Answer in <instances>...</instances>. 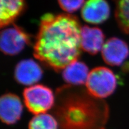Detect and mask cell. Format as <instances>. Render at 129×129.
<instances>
[{
  "instance_id": "8fae6325",
  "label": "cell",
  "mask_w": 129,
  "mask_h": 129,
  "mask_svg": "<svg viewBox=\"0 0 129 129\" xmlns=\"http://www.w3.org/2000/svg\"><path fill=\"white\" fill-rule=\"evenodd\" d=\"M89 72L86 64L76 60L68 64L63 70L62 77L68 84L77 86L86 83Z\"/></svg>"
},
{
  "instance_id": "6da1fadb",
  "label": "cell",
  "mask_w": 129,
  "mask_h": 129,
  "mask_svg": "<svg viewBox=\"0 0 129 129\" xmlns=\"http://www.w3.org/2000/svg\"><path fill=\"white\" fill-rule=\"evenodd\" d=\"M81 29L78 20L72 14H44L40 20L34 56L54 71L63 70L80 55Z\"/></svg>"
},
{
  "instance_id": "9a60e30c",
  "label": "cell",
  "mask_w": 129,
  "mask_h": 129,
  "mask_svg": "<svg viewBox=\"0 0 129 129\" xmlns=\"http://www.w3.org/2000/svg\"><path fill=\"white\" fill-rule=\"evenodd\" d=\"M57 1L61 9L68 14L77 12L83 7L85 3V0H57Z\"/></svg>"
},
{
  "instance_id": "8992f818",
  "label": "cell",
  "mask_w": 129,
  "mask_h": 129,
  "mask_svg": "<svg viewBox=\"0 0 129 129\" xmlns=\"http://www.w3.org/2000/svg\"><path fill=\"white\" fill-rule=\"evenodd\" d=\"M102 56L106 63L120 66L129 56V47L124 41L112 37L106 41L102 49Z\"/></svg>"
},
{
  "instance_id": "30bf717a",
  "label": "cell",
  "mask_w": 129,
  "mask_h": 129,
  "mask_svg": "<svg viewBox=\"0 0 129 129\" xmlns=\"http://www.w3.org/2000/svg\"><path fill=\"white\" fill-rule=\"evenodd\" d=\"M104 40V34L100 28L87 25L81 27V47L85 52L93 55L102 51Z\"/></svg>"
},
{
  "instance_id": "7a4b0ae2",
  "label": "cell",
  "mask_w": 129,
  "mask_h": 129,
  "mask_svg": "<svg viewBox=\"0 0 129 129\" xmlns=\"http://www.w3.org/2000/svg\"><path fill=\"white\" fill-rule=\"evenodd\" d=\"M72 85L58 88L53 113L59 129H105L109 109L103 100Z\"/></svg>"
},
{
  "instance_id": "4fadbf2b",
  "label": "cell",
  "mask_w": 129,
  "mask_h": 129,
  "mask_svg": "<svg viewBox=\"0 0 129 129\" xmlns=\"http://www.w3.org/2000/svg\"><path fill=\"white\" fill-rule=\"evenodd\" d=\"M115 16L119 28L129 35V0H114Z\"/></svg>"
},
{
  "instance_id": "5bb4252c",
  "label": "cell",
  "mask_w": 129,
  "mask_h": 129,
  "mask_svg": "<svg viewBox=\"0 0 129 129\" xmlns=\"http://www.w3.org/2000/svg\"><path fill=\"white\" fill-rule=\"evenodd\" d=\"M29 129H59L56 118L50 114L43 113L35 115L29 122Z\"/></svg>"
},
{
  "instance_id": "277c9868",
  "label": "cell",
  "mask_w": 129,
  "mask_h": 129,
  "mask_svg": "<svg viewBox=\"0 0 129 129\" xmlns=\"http://www.w3.org/2000/svg\"><path fill=\"white\" fill-rule=\"evenodd\" d=\"M23 96L27 109L35 115L46 113L55 104L52 90L42 84H35L25 88Z\"/></svg>"
},
{
  "instance_id": "9c48e42d",
  "label": "cell",
  "mask_w": 129,
  "mask_h": 129,
  "mask_svg": "<svg viewBox=\"0 0 129 129\" xmlns=\"http://www.w3.org/2000/svg\"><path fill=\"white\" fill-rule=\"evenodd\" d=\"M109 15L110 7L106 0H87L82 7V18L88 23H102Z\"/></svg>"
},
{
  "instance_id": "ba28073f",
  "label": "cell",
  "mask_w": 129,
  "mask_h": 129,
  "mask_svg": "<svg viewBox=\"0 0 129 129\" xmlns=\"http://www.w3.org/2000/svg\"><path fill=\"white\" fill-rule=\"evenodd\" d=\"M43 70L39 64L31 59L19 62L14 69V79L22 85L31 86L40 81L43 77Z\"/></svg>"
},
{
  "instance_id": "5b68a950",
  "label": "cell",
  "mask_w": 129,
  "mask_h": 129,
  "mask_svg": "<svg viewBox=\"0 0 129 129\" xmlns=\"http://www.w3.org/2000/svg\"><path fill=\"white\" fill-rule=\"evenodd\" d=\"M29 43V35L23 29L16 25L4 29L1 32L0 48L5 54L16 55Z\"/></svg>"
},
{
  "instance_id": "7c38bea8",
  "label": "cell",
  "mask_w": 129,
  "mask_h": 129,
  "mask_svg": "<svg viewBox=\"0 0 129 129\" xmlns=\"http://www.w3.org/2000/svg\"><path fill=\"white\" fill-rule=\"evenodd\" d=\"M25 0H1L0 25L6 27L13 23L25 7Z\"/></svg>"
},
{
  "instance_id": "52a82bcc",
  "label": "cell",
  "mask_w": 129,
  "mask_h": 129,
  "mask_svg": "<svg viewBox=\"0 0 129 129\" xmlns=\"http://www.w3.org/2000/svg\"><path fill=\"white\" fill-rule=\"evenodd\" d=\"M23 112V105L18 96L6 93L0 99V117L3 122L14 124L20 120Z\"/></svg>"
},
{
  "instance_id": "3957f363",
  "label": "cell",
  "mask_w": 129,
  "mask_h": 129,
  "mask_svg": "<svg viewBox=\"0 0 129 129\" xmlns=\"http://www.w3.org/2000/svg\"><path fill=\"white\" fill-rule=\"evenodd\" d=\"M88 93L98 99H104L111 96L117 85V77L110 69L99 67L89 72L86 83Z\"/></svg>"
}]
</instances>
